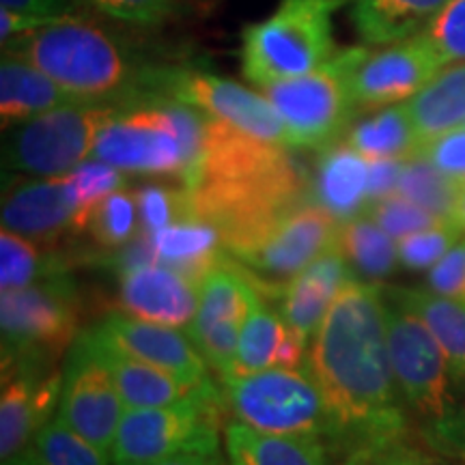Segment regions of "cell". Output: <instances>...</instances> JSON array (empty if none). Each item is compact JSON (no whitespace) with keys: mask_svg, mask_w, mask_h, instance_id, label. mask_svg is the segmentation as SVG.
Listing matches in <instances>:
<instances>
[{"mask_svg":"<svg viewBox=\"0 0 465 465\" xmlns=\"http://www.w3.org/2000/svg\"><path fill=\"white\" fill-rule=\"evenodd\" d=\"M308 369L332 418L336 465L366 444L411 431L388 351L381 284L351 278L319 325Z\"/></svg>","mask_w":465,"mask_h":465,"instance_id":"obj_1","label":"cell"},{"mask_svg":"<svg viewBox=\"0 0 465 465\" xmlns=\"http://www.w3.org/2000/svg\"><path fill=\"white\" fill-rule=\"evenodd\" d=\"M183 188L188 213L216 226L224 252L312 203L311 171L291 147L259 141L216 119L207 121L199 171Z\"/></svg>","mask_w":465,"mask_h":465,"instance_id":"obj_2","label":"cell"},{"mask_svg":"<svg viewBox=\"0 0 465 465\" xmlns=\"http://www.w3.org/2000/svg\"><path fill=\"white\" fill-rule=\"evenodd\" d=\"M3 52L26 58L80 102L138 100L151 69L138 65L136 56L106 28L74 15L11 39Z\"/></svg>","mask_w":465,"mask_h":465,"instance_id":"obj_3","label":"cell"},{"mask_svg":"<svg viewBox=\"0 0 465 465\" xmlns=\"http://www.w3.org/2000/svg\"><path fill=\"white\" fill-rule=\"evenodd\" d=\"M388 351L410 420L433 452L465 459V403L461 388L431 330L383 287Z\"/></svg>","mask_w":465,"mask_h":465,"instance_id":"obj_4","label":"cell"},{"mask_svg":"<svg viewBox=\"0 0 465 465\" xmlns=\"http://www.w3.org/2000/svg\"><path fill=\"white\" fill-rule=\"evenodd\" d=\"M209 116L188 104L144 95L121 108L97 138L93 158L138 177L188 185L203 160Z\"/></svg>","mask_w":465,"mask_h":465,"instance_id":"obj_5","label":"cell"},{"mask_svg":"<svg viewBox=\"0 0 465 465\" xmlns=\"http://www.w3.org/2000/svg\"><path fill=\"white\" fill-rule=\"evenodd\" d=\"M351 0H281L242 33V72L259 89L315 72L339 48L334 15Z\"/></svg>","mask_w":465,"mask_h":465,"instance_id":"obj_6","label":"cell"},{"mask_svg":"<svg viewBox=\"0 0 465 465\" xmlns=\"http://www.w3.org/2000/svg\"><path fill=\"white\" fill-rule=\"evenodd\" d=\"M226 403L216 381L171 405L125 410L113 446V465H153L182 455L218 452Z\"/></svg>","mask_w":465,"mask_h":465,"instance_id":"obj_7","label":"cell"},{"mask_svg":"<svg viewBox=\"0 0 465 465\" xmlns=\"http://www.w3.org/2000/svg\"><path fill=\"white\" fill-rule=\"evenodd\" d=\"M220 381L231 420L263 433L319 440L330 450L332 418L308 364L302 369H267Z\"/></svg>","mask_w":465,"mask_h":465,"instance_id":"obj_8","label":"cell"},{"mask_svg":"<svg viewBox=\"0 0 465 465\" xmlns=\"http://www.w3.org/2000/svg\"><path fill=\"white\" fill-rule=\"evenodd\" d=\"M366 52V45L339 50L315 72L261 89L281 114L291 149L319 151L345 136L360 113L351 78Z\"/></svg>","mask_w":465,"mask_h":465,"instance_id":"obj_9","label":"cell"},{"mask_svg":"<svg viewBox=\"0 0 465 465\" xmlns=\"http://www.w3.org/2000/svg\"><path fill=\"white\" fill-rule=\"evenodd\" d=\"M125 104L74 102L11 127L5 168L25 177H63L93 158L104 127Z\"/></svg>","mask_w":465,"mask_h":465,"instance_id":"obj_10","label":"cell"},{"mask_svg":"<svg viewBox=\"0 0 465 465\" xmlns=\"http://www.w3.org/2000/svg\"><path fill=\"white\" fill-rule=\"evenodd\" d=\"M3 358L67 356L80 334L78 289L67 274L9 291L0 300Z\"/></svg>","mask_w":465,"mask_h":465,"instance_id":"obj_11","label":"cell"},{"mask_svg":"<svg viewBox=\"0 0 465 465\" xmlns=\"http://www.w3.org/2000/svg\"><path fill=\"white\" fill-rule=\"evenodd\" d=\"M339 226L315 203H304L254 240L226 254L242 267L263 298L276 300L291 278L336 246Z\"/></svg>","mask_w":465,"mask_h":465,"instance_id":"obj_12","label":"cell"},{"mask_svg":"<svg viewBox=\"0 0 465 465\" xmlns=\"http://www.w3.org/2000/svg\"><path fill=\"white\" fill-rule=\"evenodd\" d=\"M144 95L168 97L205 113L209 119L248 136L289 147L281 114L263 93H254L218 74L196 67H151Z\"/></svg>","mask_w":465,"mask_h":465,"instance_id":"obj_13","label":"cell"},{"mask_svg":"<svg viewBox=\"0 0 465 465\" xmlns=\"http://www.w3.org/2000/svg\"><path fill=\"white\" fill-rule=\"evenodd\" d=\"M125 403L89 330L78 334L63 364L56 418L97 449L113 455Z\"/></svg>","mask_w":465,"mask_h":465,"instance_id":"obj_14","label":"cell"},{"mask_svg":"<svg viewBox=\"0 0 465 465\" xmlns=\"http://www.w3.org/2000/svg\"><path fill=\"white\" fill-rule=\"evenodd\" d=\"M257 289L229 254L199 284V308L185 332L220 380L231 375Z\"/></svg>","mask_w":465,"mask_h":465,"instance_id":"obj_15","label":"cell"},{"mask_svg":"<svg viewBox=\"0 0 465 465\" xmlns=\"http://www.w3.org/2000/svg\"><path fill=\"white\" fill-rule=\"evenodd\" d=\"M63 388L58 360L3 358L0 394V457L25 452L37 433L56 416Z\"/></svg>","mask_w":465,"mask_h":465,"instance_id":"obj_16","label":"cell"},{"mask_svg":"<svg viewBox=\"0 0 465 465\" xmlns=\"http://www.w3.org/2000/svg\"><path fill=\"white\" fill-rule=\"evenodd\" d=\"M3 229L54 246L65 235H83L86 223L72 174L25 177L15 174L3 192Z\"/></svg>","mask_w":465,"mask_h":465,"instance_id":"obj_17","label":"cell"},{"mask_svg":"<svg viewBox=\"0 0 465 465\" xmlns=\"http://www.w3.org/2000/svg\"><path fill=\"white\" fill-rule=\"evenodd\" d=\"M444 69L427 35L403 39L377 52H366L351 78L358 110L410 102Z\"/></svg>","mask_w":465,"mask_h":465,"instance_id":"obj_18","label":"cell"},{"mask_svg":"<svg viewBox=\"0 0 465 465\" xmlns=\"http://www.w3.org/2000/svg\"><path fill=\"white\" fill-rule=\"evenodd\" d=\"M89 332L104 345L171 371L174 375H182L185 380H212V369L192 342L188 332H182L173 325L144 322V319L130 317L125 312H114L93 325Z\"/></svg>","mask_w":465,"mask_h":465,"instance_id":"obj_19","label":"cell"},{"mask_svg":"<svg viewBox=\"0 0 465 465\" xmlns=\"http://www.w3.org/2000/svg\"><path fill=\"white\" fill-rule=\"evenodd\" d=\"M119 274V312L173 328L192 323L199 308V282L183 272L162 263H143Z\"/></svg>","mask_w":465,"mask_h":465,"instance_id":"obj_20","label":"cell"},{"mask_svg":"<svg viewBox=\"0 0 465 465\" xmlns=\"http://www.w3.org/2000/svg\"><path fill=\"white\" fill-rule=\"evenodd\" d=\"M308 349L311 345L284 322L281 311L257 291L229 377L267 369H302L308 364Z\"/></svg>","mask_w":465,"mask_h":465,"instance_id":"obj_21","label":"cell"},{"mask_svg":"<svg viewBox=\"0 0 465 465\" xmlns=\"http://www.w3.org/2000/svg\"><path fill=\"white\" fill-rule=\"evenodd\" d=\"M351 278L345 257L334 246L284 284L276 298V308L284 322L311 345L336 295Z\"/></svg>","mask_w":465,"mask_h":465,"instance_id":"obj_22","label":"cell"},{"mask_svg":"<svg viewBox=\"0 0 465 465\" xmlns=\"http://www.w3.org/2000/svg\"><path fill=\"white\" fill-rule=\"evenodd\" d=\"M311 194L312 203L339 224L362 216L371 205L369 160L342 138L319 149L311 171Z\"/></svg>","mask_w":465,"mask_h":465,"instance_id":"obj_23","label":"cell"},{"mask_svg":"<svg viewBox=\"0 0 465 465\" xmlns=\"http://www.w3.org/2000/svg\"><path fill=\"white\" fill-rule=\"evenodd\" d=\"M80 102L26 58L3 52L0 61V119L3 130L17 127L50 110Z\"/></svg>","mask_w":465,"mask_h":465,"instance_id":"obj_24","label":"cell"},{"mask_svg":"<svg viewBox=\"0 0 465 465\" xmlns=\"http://www.w3.org/2000/svg\"><path fill=\"white\" fill-rule=\"evenodd\" d=\"M93 341L100 347L102 356L106 360L110 373L114 377L116 388H119L127 410L177 403V401L192 397V394L199 392L203 386L213 381V377L207 381L185 380L182 375H174L171 371L143 362V360L127 356V353L119 351V349L104 345V342L97 341L95 336H93Z\"/></svg>","mask_w":465,"mask_h":465,"instance_id":"obj_25","label":"cell"},{"mask_svg":"<svg viewBox=\"0 0 465 465\" xmlns=\"http://www.w3.org/2000/svg\"><path fill=\"white\" fill-rule=\"evenodd\" d=\"M144 235L155 263L174 267L199 284L207 272L226 257L220 231L212 223L194 216H185Z\"/></svg>","mask_w":465,"mask_h":465,"instance_id":"obj_26","label":"cell"},{"mask_svg":"<svg viewBox=\"0 0 465 465\" xmlns=\"http://www.w3.org/2000/svg\"><path fill=\"white\" fill-rule=\"evenodd\" d=\"M224 452L231 465H336L323 441L263 433L237 420L226 422Z\"/></svg>","mask_w":465,"mask_h":465,"instance_id":"obj_27","label":"cell"},{"mask_svg":"<svg viewBox=\"0 0 465 465\" xmlns=\"http://www.w3.org/2000/svg\"><path fill=\"white\" fill-rule=\"evenodd\" d=\"M449 0H351V25L364 45H391L422 35Z\"/></svg>","mask_w":465,"mask_h":465,"instance_id":"obj_28","label":"cell"},{"mask_svg":"<svg viewBox=\"0 0 465 465\" xmlns=\"http://www.w3.org/2000/svg\"><path fill=\"white\" fill-rule=\"evenodd\" d=\"M386 291L431 330L449 360L457 386L465 391V302L441 295L429 287H386Z\"/></svg>","mask_w":465,"mask_h":465,"instance_id":"obj_29","label":"cell"},{"mask_svg":"<svg viewBox=\"0 0 465 465\" xmlns=\"http://www.w3.org/2000/svg\"><path fill=\"white\" fill-rule=\"evenodd\" d=\"M342 141L366 160H410L420 149V138L405 104L377 108L349 125Z\"/></svg>","mask_w":465,"mask_h":465,"instance_id":"obj_30","label":"cell"},{"mask_svg":"<svg viewBox=\"0 0 465 465\" xmlns=\"http://www.w3.org/2000/svg\"><path fill=\"white\" fill-rule=\"evenodd\" d=\"M336 248L345 257L353 278L362 282L381 284L401 265L397 240L388 235L369 213L339 226Z\"/></svg>","mask_w":465,"mask_h":465,"instance_id":"obj_31","label":"cell"},{"mask_svg":"<svg viewBox=\"0 0 465 465\" xmlns=\"http://www.w3.org/2000/svg\"><path fill=\"white\" fill-rule=\"evenodd\" d=\"M405 106L420 144L465 125V63L441 69L431 83L405 102Z\"/></svg>","mask_w":465,"mask_h":465,"instance_id":"obj_32","label":"cell"},{"mask_svg":"<svg viewBox=\"0 0 465 465\" xmlns=\"http://www.w3.org/2000/svg\"><path fill=\"white\" fill-rule=\"evenodd\" d=\"M65 267L63 259L42 243L9 229L0 231V291L3 293L65 274Z\"/></svg>","mask_w":465,"mask_h":465,"instance_id":"obj_33","label":"cell"},{"mask_svg":"<svg viewBox=\"0 0 465 465\" xmlns=\"http://www.w3.org/2000/svg\"><path fill=\"white\" fill-rule=\"evenodd\" d=\"M397 192L431 212L433 216L450 218L457 201L459 182L446 177L422 155H411L410 160H405Z\"/></svg>","mask_w":465,"mask_h":465,"instance_id":"obj_34","label":"cell"},{"mask_svg":"<svg viewBox=\"0 0 465 465\" xmlns=\"http://www.w3.org/2000/svg\"><path fill=\"white\" fill-rule=\"evenodd\" d=\"M86 232L104 250H124L141 232V212L134 190H116L93 212Z\"/></svg>","mask_w":465,"mask_h":465,"instance_id":"obj_35","label":"cell"},{"mask_svg":"<svg viewBox=\"0 0 465 465\" xmlns=\"http://www.w3.org/2000/svg\"><path fill=\"white\" fill-rule=\"evenodd\" d=\"M31 449L42 465H110L113 457L54 416L45 424Z\"/></svg>","mask_w":465,"mask_h":465,"instance_id":"obj_36","label":"cell"},{"mask_svg":"<svg viewBox=\"0 0 465 465\" xmlns=\"http://www.w3.org/2000/svg\"><path fill=\"white\" fill-rule=\"evenodd\" d=\"M463 232L450 218L440 220L429 229L411 232L399 243L401 267L410 272H429L449 254V250L461 240Z\"/></svg>","mask_w":465,"mask_h":465,"instance_id":"obj_37","label":"cell"},{"mask_svg":"<svg viewBox=\"0 0 465 465\" xmlns=\"http://www.w3.org/2000/svg\"><path fill=\"white\" fill-rule=\"evenodd\" d=\"M427 449V441L416 440L411 431H407L349 452L339 465H433V457Z\"/></svg>","mask_w":465,"mask_h":465,"instance_id":"obj_38","label":"cell"},{"mask_svg":"<svg viewBox=\"0 0 465 465\" xmlns=\"http://www.w3.org/2000/svg\"><path fill=\"white\" fill-rule=\"evenodd\" d=\"M366 213H369V216L397 242H401L407 235H411V232L424 231L429 229V226L438 224L440 220H446L433 216L431 212H427L424 207L416 205V203L405 199V196H401L399 192L397 194L386 196V199L371 203Z\"/></svg>","mask_w":465,"mask_h":465,"instance_id":"obj_39","label":"cell"},{"mask_svg":"<svg viewBox=\"0 0 465 465\" xmlns=\"http://www.w3.org/2000/svg\"><path fill=\"white\" fill-rule=\"evenodd\" d=\"M69 174H72L74 179L75 194H78L86 229H89L91 216L93 212H95V207L100 205L106 196L113 194V192L125 188V173L106 164V162L91 158L83 162V164Z\"/></svg>","mask_w":465,"mask_h":465,"instance_id":"obj_40","label":"cell"},{"mask_svg":"<svg viewBox=\"0 0 465 465\" xmlns=\"http://www.w3.org/2000/svg\"><path fill=\"white\" fill-rule=\"evenodd\" d=\"M141 212V231L153 232L177 223L188 213V194L185 188H168V185H143L134 190Z\"/></svg>","mask_w":465,"mask_h":465,"instance_id":"obj_41","label":"cell"},{"mask_svg":"<svg viewBox=\"0 0 465 465\" xmlns=\"http://www.w3.org/2000/svg\"><path fill=\"white\" fill-rule=\"evenodd\" d=\"M424 35L444 67L465 63V0H449Z\"/></svg>","mask_w":465,"mask_h":465,"instance_id":"obj_42","label":"cell"},{"mask_svg":"<svg viewBox=\"0 0 465 465\" xmlns=\"http://www.w3.org/2000/svg\"><path fill=\"white\" fill-rule=\"evenodd\" d=\"M89 7L134 26H153L164 22L177 0H84Z\"/></svg>","mask_w":465,"mask_h":465,"instance_id":"obj_43","label":"cell"},{"mask_svg":"<svg viewBox=\"0 0 465 465\" xmlns=\"http://www.w3.org/2000/svg\"><path fill=\"white\" fill-rule=\"evenodd\" d=\"M416 155H422L424 160L431 162L446 177L455 179L459 183L465 182V125L422 143Z\"/></svg>","mask_w":465,"mask_h":465,"instance_id":"obj_44","label":"cell"},{"mask_svg":"<svg viewBox=\"0 0 465 465\" xmlns=\"http://www.w3.org/2000/svg\"><path fill=\"white\" fill-rule=\"evenodd\" d=\"M427 287L465 302V235L438 265L427 272Z\"/></svg>","mask_w":465,"mask_h":465,"instance_id":"obj_45","label":"cell"},{"mask_svg":"<svg viewBox=\"0 0 465 465\" xmlns=\"http://www.w3.org/2000/svg\"><path fill=\"white\" fill-rule=\"evenodd\" d=\"M405 160H369L371 203L397 194Z\"/></svg>","mask_w":465,"mask_h":465,"instance_id":"obj_46","label":"cell"},{"mask_svg":"<svg viewBox=\"0 0 465 465\" xmlns=\"http://www.w3.org/2000/svg\"><path fill=\"white\" fill-rule=\"evenodd\" d=\"M0 9L56 20V17L67 15V0H0Z\"/></svg>","mask_w":465,"mask_h":465,"instance_id":"obj_47","label":"cell"},{"mask_svg":"<svg viewBox=\"0 0 465 465\" xmlns=\"http://www.w3.org/2000/svg\"><path fill=\"white\" fill-rule=\"evenodd\" d=\"M153 465H231L226 452H203V455H182L166 459V461L153 463Z\"/></svg>","mask_w":465,"mask_h":465,"instance_id":"obj_48","label":"cell"},{"mask_svg":"<svg viewBox=\"0 0 465 465\" xmlns=\"http://www.w3.org/2000/svg\"><path fill=\"white\" fill-rule=\"evenodd\" d=\"M450 220L457 224V229L465 235V182L459 183L457 201H455V207H452Z\"/></svg>","mask_w":465,"mask_h":465,"instance_id":"obj_49","label":"cell"},{"mask_svg":"<svg viewBox=\"0 0 465 465\" xmlns=\"http://www.w3.org/2000/svg\"><path fill=\"white\" fill-rule=\"evenodd\" d=\"M3 465H42V463L37 461V457H35L33 449L28 446L25 452H20V455L7 459V461H3Z\"/></svg>","mask_w":465,"mask_h":465,"instance_id":"obj_50","label":"cell"},{"mask_svg":"<svg viewBox=\"0 0 465 465\" xmlns=\"http://www.w3.org/2000/svg\"><path fill=\"white\" fill-rule=\"evenodd\" d=\"M457 465H465V463H457Z\"/></svg>","mask_w":465,"mask_h":465,"instance_id":"obj_51","label":"cell"}]
</instances>
